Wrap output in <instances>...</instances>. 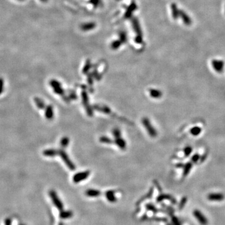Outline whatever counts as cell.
Returning <instances> with one entry per match:
<instances>
[{"instance_id":"1","label":"cell","mask_w":225,"mask_h":225,"mask_svg":"<svg viewBox=\"0 0 225 225\" xmlns=\"http://www.w3.org/2000/svg\"><path fill=\"white\" fill-rule=\"evenodd\" d=\"M50 86H51V88H53L54 92H55L56 94L62 96L63 99H64V101L69 102L70 98L64 95V90H63L62 87H61V84L58 81L56 80H51L50 81Z\"/></svg>"},{"instance_id":"2","label":"cell","mask_w":225,"mask_h":225,"mask_svg":"<svg viewBox=\"0 0 225 225\" xmlns=\"http://www.w3.org/2000/svg\"><path fill=\"white\" fill-rule=\"evenodd\" d=\"M142 123L143 125L144 126V127L146 129L147 132H148L150 136H151V138H156V136H157L158 131L156 130V128L151 124L150 119L146 118V117H144V118L142 119Z\"/></svg>"},{"instance_id":"3","label":"cell","mask_w":225,"mask_h":225,"mask_svg":"<svg viewBox=\"0 0 225 225\" xmlns=\"http://www.w3.org/2000/svg\"><path fill=\"white\" fill-rule=\"evenodd\" d=\"M58 155H59L60 157L61 158V159H62L63 161H64V163H65L66 165L67 166L68 168L71 169V171H73L76 168L75 165H74L73 163L71 161V159H69V157H68L67 153H66V152L63 150V149L58 150Z\"/></svg>"},{"instance_id":"4","label":"cell","mask_w":225,"mask_h":225,"mask_svg":"<svg viewBox=\"0 0 225 225\" xmlns=\"http://www.w3.org/2000/svg\"><path fill=\"white\" fill-rule=\"evenodd\" d=\"M81 98L84 106L86 108L87 115L90 117H92L93 115V111L89 104V99H88V94H87L86 91L85 90H83L81 92Z\"/></svg>"},{"instance_id":"5","label":"cell","mask_w":225,"mask_h":225,"mask_svg":"<svg viewBox=\"0 0 225 225\" xmlns=\"http://www.w3.org/2000/svg\"><path fill=\"white\" fill-rule=\"evenodd\" d=\"M49 194H50V196L52 199V202H53L54 205H55L60 211L63 210V203L61 202V201L60 200V199L59 198V197H58L56 191H53V190H51V191H50V192H49Z\"/></svg>"},{"instance_id":"6","label":"cell","mask_w":225,"mask_h":225,"mask_svg":"<svg viewBox=\"0 0 225 225\" xmlns=\"http://www.w3.org/2000/svg\"><path fill=\"white\" fill-rule=\"evenodd\" d=\"M91 172L90 171H85L83 172H79L75 174L73 177V181L74 183H78L84 180H86L89 176Z\"/></svg>"},{"instance_id":"7","label":"cell","mask_w":225,"mask_h":225,"mask_svg":"<svg viewBox=\"0 0 225 225\" xmlns=\"http://www.w3.org/2000/svg\"><path fill=\"white\" fill-rule=\"evenodd\" d=\"M211 64L215 71H216L217 73H219L223 72L224 67V61L220 60H213L212 61Z\"/></svg>"},{"instance_id":"8","label":"cell","mask_w":225,"mask_h":225,"mask_svg":"<svg viewBox=\"0 0 225 225\" xmlns=\"http://www.w3.org/2000/svg\"><path fill=\"white\" fill-rule=\"evenodd\" d=\"M193 215L197 219L198 222L202 225H207L208 223L207 218L200 211L198 210H195L193 211Z\"/></svg>"},{"instance_id":"9","label":"cell","mask_w":225,"mask_h":225,"mask_svg":"<svg viewBox=\"0 0 225 225\" xmlns=\"http://www.w3.org/2000/svg\"><path fill=\"white\" fill-rule=\"evenodd\" d=\"M207 198L211 202H221L224 199V196L222 193H212L208 194Z\"/></svg>"},{"instance_id":"10","label":"cell","mask_w":225,"mask_h":225,"mask_svg":"<svg viewBox=\"0 0 225 225\" xmlns=\"http://www.w3.org/2000/svg\"><path fill=\"white\" fill-rule=\"evenodd\" d=\"M165 199L170 201L171 203L173 204H176L177 203L176 199L175 198L173 197L171 195H170V194H160V195L158 196L157 198H156V202H157V203H159L162 202L163 200H165Z\"/></svg>"},{"instance_id":"11","label":"cell","mask_w":225,"mask_h":225,"mask_svg":"<svg viewBox=\"0 0 225 225\" xmlns=\"http://www.w3.org/2000/svg\"><path fill=\"white\" fill-rule=\"evenodd\" d=\"M180 16L181 18L183 20V23L187 26H190L191 25L192 21H191V19L190 17L186 14V13H185L183 10L180 9Z\"/></svg>"},{"instance_id":"12","label":"cell","mask_w":225,"mask_h":225,"mask_svg":"<svg viewBox=\"0 0 225 225\" xmlns=\"http://www.w3.org/2000/svg\"><path fill=\"white\" fill-rule=\"evenodd\" d=\"M149 93H150V96L155 99H159L161 98L163 96V92L161 90L158 89H154L152 88L149 90Z\"/></svg>"},{"instance_id":"13","label":"cell","mask_w":225,"mask_h":225,"mask_svg":"<svg viewBox=\"0 0 225 225\" xmlns=\"http://www.w3.org/2000/svg\"><path fill=\"white\" fill-rule=\"evenodd\" d=\"M45 117L47 120H51L54 118L53 108L52 105H48L45 108Z\"/></svg>"},{"instance_id":"14","label":"cell","mask_w":225,"mask_h":225,"mask_svg":"<svg viewBox=\"0 0 225 225\" xmlns=\"http://www.w3.org/2000/svg\"><path fill=\"white\" fill-rule=\"evenodd\" d=\"M43 155L46 157H54L58 155V150L55 149H48L43 151Z\"/></svg>"},{"instance_id":"15","label":"cell","mask_w":225,"mask_h":225,"mask_svg":"<svg viewBox=\"0 0 225 225\" xmlns=\"http://www.w3.org/2000/svg\"><path fill=\"white\" fill-rule=\"evenodd\" d=\"M101 191H99L98 190H94V189H88L85 192V194L88 197L91 198H96L98 197V196H100L101 194Z\"/></svg>"},{"instance_id":"16","label":"cell","mask_w":225,"mask_h":225,"mask_svg":"<svg viewBox=\"0 0 225 225\" xmlns=\"http://www.w3.org/2000/svg\"><path fill=\"white\" fill-rule=\"evenodd\" d=\"M115 143L116 145L120 149H121L122 150H125L126 148V142L124 139H123L121 137L117 138H115Z\"/></svg>"},{"instance_id":"17","label":"cell","mask_w":225,"mask_h":225,"mask_svg":"<svg viewBox=\"0 0 225 225\" xmlns=\"http://www.w3.org/2000/svg\"><path fill=\"white\" fill-rule=\"evenodd\" d=\"M106 198L109 202L115 203L116 202V198L115 196V192L113 190L107 191L105 193Z\"/></svg>"},{"instance_id":"18","label":"cell","mask_w":225,"mask_h":225,"mask_svg":"<svg viewBox=\"0 0 225 225\" xmlns=\"http://www.w3.org/2000/svg\"><path fill=\"white\" fill-rule=\"evenodd\" d=\"M133 25L134 31H136V33H137L138 34L137 36H141V37H142V33L141 31L140 26H139V22L136 18H134L133 20Z\"/></svg>"},{"instance_id":"19","label":"cell","mask_w":225,"mask_h":225,"mask_svg":"<svg viewBox=\"0 0 225 225\" xmlns=\"http://www.w3.org/2000/svg\"><path fill=\"white\" fill-rule=\"evenodd\" d=\"M171 8L173 18L175 20H176L180 16V9H178V7L175 3H172L171 5Z\"/></svg>"},{"instance_id":"20","label":"cell","mask_w":225,"mask_h":225,"mask_svg":"<svg viewBox=\"0 0 225 225\" xmlns=\"http://www.w3.org/2000/svg\"><path fill=\"white\" fill-rule=\"evenodd\" d=\"M192 167H193L192 162H188L184 165V167H183L184 169H183V177H186L188 175V174L190 173V171H191Z\"/></svg>"},{"instance_id":"21","label":"cell","mask_w":225,"mask_h":225,"mask_svg":"<svg viewBox=\"0 0 225 225\" xmlns=\"http://www.w3.org/2000/svg\"><path fill=\"white\" fill-rule=\"evenodd\" d=\"M34 101L36 103V106H37V107L39 109H45L46 107V106L45 103H44V101L38 97L34 98Z\"/></svg>"},{"instance_id":"22","label":"cell","mask_w":225,"mask_h":225,"mask_svg":"<svg viewBox=\"0 0 225 225\" xmlns=\"http://www.w3.org/2000/svg\"><path fill=\"white\" fill-rule=\"evenodd\" d=\"M73 216V213L71 211H61L60 216L62 219H68V218H70Z\"/></svg>"},{"instance_id":"23","label":"cell","mask_w":225,"mask_h":225,"mask_svg":"<svg viewBox=\"0 0 225 225\" xmlns=\"http://www.w3.org/2000/svg\"><path fill=\"white\" fill-rule=\"evenodd\" d=\"M136 8V4L135 3L133 2L131 3V4L129 6V8H128L127 11L126 13V15H125V17L126 18H129V17H130V16L131 14H132V13L134 11V10H135Z\"/></svg>"},{"instance_id":"24","label":"cell","mask_w":225,"mask_h":225,"mask_svg":"<svg viewBox=\"0 0 225 225\" xmlns=\"http://www.w3.org/2000/svg\"><path fill=\"white\" fill-rule=\"evenodd\" d=\"M202 131V128L199 127V126H194V127L192 128L190 130V133L192 135L194 136H198L199 134H201Z\"/></svg>"},{"instance_id":"25","label":"cell","mask_w":225,"mask_h":225,"mask_svg":"<svg viewBox=\"0 0 225 225\" xmlns=\"http://www.w3.org/2000/svg\"><path fill=\"white\" fill-rule=\"evenodd\" d=\"M69 143V139L66 136L63 137L62 139H61V141H60V145H61V148L64 149L66 148L68 146V144Z\"/></svg>"},{"instance_id":"26","label":"cell","mask_w":225,"mask_h":225,"mask_svg":"<svg viewBox=\"0 0 225 225\" xmlns=\"http://www.w3.org/2000/svg\"><path fill=\"white\" fill-rule=\"evenodd\" d=\"M99 141L102 143L105 144H112L115 143L111 139L107 137V136H101V137L99 138Z\"/></svg>"},{"instance_id":"27","label":"cell","mask_w":225,"mask_h":225,"mask_svg":"<svg viewBox=\"0 0 225 225\" xmlns=\"http://www.w3.org/2000/svg\"><path fill=\"white\" fill-rule=\"evenodd\" d=\"M153 188H151V189L150 190V191H149L148 194H147L146 195H145V196H144V197H143L141 199H139V201L137 203V204H138L139 203H142L143 202V201H145V199H146L151 198V196H152V194H153Z\"/></svg>"},{"instance_id":"28","label":"cell","mask_w":225,"mask_h":225,"mask_svg":"<svg viewBox=\"0 0 225 225\" xmlns=\"http://www.w3.org/2000/svg\"><path fill=\"white\" fill-rule=\"evenodd\" d=\"M186 202H187V197L185 196V197L182 198V199H181L180 203H179V205H178L179 210H182V209H183V208L185 207V204H186Z\"/></svg>"},{"instance_id":"29","label":"cell","mask_w":225,"mask_h":225,"mask_svg":"<svg viewBox=\"0 0 225 225\" xmlns=\"http://www.w3.org/2000/svg\"><path fill=\"white\" fill-rule=\"evenodd\" d=\"M193 148L191 146H187L184 148V153H185V156H186V157L187 156H189L191 154Z\"/></svg>"},{"instance_id":"30","label":"cell","mask_w":225,"mask_h":225,"mask_svg":"<svg viewBox=\"0 0 225 225\" xmlns=\"http://www.w3.org/2000/svg\"><path fill=\"white\" fill-rule=\"evenodd\" d=\"M91 68V63L89 61H87V62L85 64V66H84L83 69V74H87L88 73V71Z\"/></svg>"},{"instance_id":"31","label":"cell","mask_w":225,"mask_h":225,"mask_svg":"<svg viewBox=\"0 0 225 225\" xmlns=\"http://www.w3.org/2000/svg\"><path fill=\"white\" fill-rule=\"evenodd\" d=\"M113 134L115 138L121 137V131L118 128H114L113 130Z\"/></svg>"},{"instance_id":"32","label":"cell","mask_w":225,"mask_h":225,"mask_svg":"<svg viewBox=\"0 0 225 225\" xmlns=\"http://www.w3.org/2000/svg\"><path fill=\"white\" fill-rule=\"evenodd\" d=\"M200 159V156L198 154H194L191 157V162L193 163H197Z\"/></svg>"},{"instance_id":"33","label":"cell","mask_w":225,"mask_h":225,"mask_svg":"<svg viewBox=\"0 0 225 225\" xmlns=\"http://www.w3.org/2000/svg\"><path fill=\"white\" fill-rule=\"evenodd\" d=\"M171 220H172L173 224V225H181V223H180V220H179V219L178 218H177L176 216H171Z\"/></svg>"},{"instance_id":"34","label":"cell","mask_w":225,"mask_h":225,"mask_svg":"<svg viewBox=\"0 0 225 225\" xmlns=\"http://www.w3.org/2000/svg\"><path fill=\"white\" fill-rule=\"evenodd\" d=\"M150 220H153L154 221H163V222H167L168 219L166 218H158V217H153V218H150Z\"/></svg>"},{"instance_id":"35","label":"cell","mask_w":225,"mask_h":225,"mask_svg":"<svg viewBox=\"0 0 225 225\" xmlns=\"http://www.w3.org/2000/svg\"><path fill=\"white\" fill-rule=\"evenodd\" d=\"M121 43L122 42L121 41H116V42H115L112 44V48L113 49H117L118 48L120 47V45H121Z\"/></svg>"},{"instance_id":"36","label":"cell","mask_w":225,"mask_h":225,"mask_svg":"<svg viewBox=\"0 0 225 225\" xmlns=\"http://www.w3.org/2000/svg\"><path fill=\"white\" fill-rule=\"evenodd\" d=\"M93 73L89 74V75L88 76V84L90 85V86H92V85H93Z\"/></svg>"},{"instance_id":"37","label":"cell","mask_w":225,"mask_h":225,"mask_svg":"<svg viewBox=\"0 0 225 225\" xmlns=\"http://www.w3.org/2000/svg\"><path fill=\"white\" fill-rule=\"evenodd\" d=\"M93 27H94V25H93V24L89 23V24H87V25H83V28L84 29H89L93 28Z\"/></svg>"},{"instance_id":"38","label":"cell","mask_w":225,"mask_h":225,"mask_svg":"<svg viewBox=\"0 0 225 225\" xmlns=\"http://www.w3.org/2000/svg\"><path fill=\"white\" fill-rule=\"evenodd\" d=\"M69 98H70V99H75L77 98V96H76V95L74 92L71 91L70 93V94H69Z\"/></svg>"},{"instance_id":"39","label":"cell","mask_w":225,"mask_h":225,"mask_svg":"<svg viewBox=\"0 0 225 225\" xmlns=\"http://www.w3.org/2000/svg\"><path fill=\"white\" fill-rule=\"evenodd\" d=\"M5 224L6 225H11V220H9V219L6 220Z\"/></svg>"},{"instance_id":"40","label":"cell","mask_w":225,"mask_h":225,"mask_svg":"<svg viewBox=\"0 0 225 225\" xmlns=\"http://www.w3.org/2000/svg\"><path fill=\"white\" fill-rule=\"evenodd\" d=\"M167 225H173V224H168Z\"/></svg>"},{"instance_id":"41","label":"cell","mask_w":225,"mask_h":225,"mask_svg":"<svg viewBox=\"0 0 225 225\" xmlns=\"http://www.w3.org/2000/svg\"><path fill=\"white\" fill-rule=\"evenodd\" d=\"M20 225H25V224H20Z\"/></svg>"}]
</instances>
